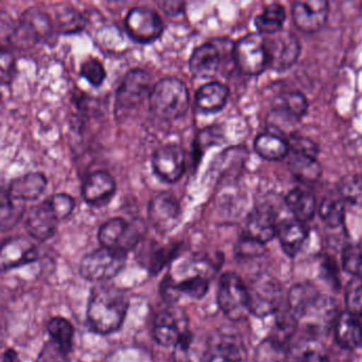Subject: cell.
Segmentation results:
<instances>
[{
    "mask_svg": "<svg viewBox=\"0 0 362 362\" xmlns=\"http://www.w3.org/2000/svg\"><path fill=\"white\" fill-rule=\"evenodd\" d=\"M128 308L126 291L114 285L97 286L88 300V323L98 334H112L122 327Z\"/></svg>",
    "mask_w": 362,
    "mask_h": 362,
    "instance_id": "1",
    "label": "cell"
},
{
    "mask_svg": "<svg viewBox=\"0 0 362 362\" xmlns=\"http://www.w3.org/2000/svg\"><path fill=\"white\" fill-rule=\"evenodd\" d=\"M150 111L158 119L173 122L184 117L189 107V93L185 83L166 77L154 84L149 97Z\"/></svg>",
    "mask_w": 362,
    "mask_h": 362,
    "instance_id": "2",
    "label": "cell"
},
{
    "mask_svg": "<svg viewBox=\"0 0 362 362\" xmlns=\"http://www.w3.org/2000/svg\"><path fill=\"white\" fill-rule=\"evenodd\" d=\"M58 35L52 18L39 8H29L21 16L20 22L12 29L8 37L14 45L22 43L33 45L37 43H50Z\"/></svg>",
    "mask_w": 362,
    "mask_h": 362,
    "instance_id": "3",
    "label": "cell"
},
{
    "mask_svg": "<svg viewBox=\"0 0 362 362\" xmlns=\"http://www.w3.org/2000/svg\"><path fill=\"white\" fill-rule=\"evenodd\" d=\"M145 233L146 224L143 220L129 222L124 218L114 217L100 226L98 240L103 247L128 254L141 243Z\"/></svg>",
    "mask_w": 362,
    "mask_h": 362,
    "instance_id": "4",
    "label": "cell"
},
{
    "mask_svg": "<svg viewBox=\"0 0 362 362\" xmlns=\"http://www.w3.org/2000/svg\"><path fill=\"white\" fill-rule=\"evenodd\" d=\"M234 46L228 40L219 39L194 48L188 62L190 73L200 79L215 77L224 60L228 57L234 58Z\"/></svg>",
    "mask_w": 362,
    "mask_h": 362,
    "instance_id": "5",
    "label": "cell"
},
{
    "mask_svg": "<svg viewBox=\"0 0 362 362\" xmlns=\"http://www.w3.org/2000/svg\"><path fill=\"white\" fill-rule=\"evenodd\" d=\"M218 304L224 315L233 321H240L251 313L249 289L240 277L232 272L220 279Z\"/></svg>",
    "mask_w": 362,
    "mask_h": 362,
    "instance_id": "6",
    "label": "cell"
},
{
    "mask_svg": "<svg viewBox=\"0 0 362 362\" xmlns=\"http://www.w3.org/2000/svg\"><path fill=\"white\" fill-rule=\"evenodd\" d=\"M127 255L118 250L101 247L84 256L80 264V273L88 281H109L124 269Z\"/></svg>",
    "mask_w": 362,
    "mask_h": 362,
    "instance_id": "7",
    "label": "cell"
},
{
    "mask_svg": "<svg viewBox=\"0 0 362 362\" xmlns=\"http://www.w3.org/2000/svg\"><path fill=\"white\" fill-rule=\"evenodd\" d=\"M235 64L245 75L258 76L269 67L264 35L251 33L234 46Z\"/></svg>",
    "mask_w": 362,
    "mask_h": 362,
    "instance_id": "8",
    "label": "cell"
},
{
    "mask_svg": "<svg viewBox=\"0 0 362 362\" xmlns=\"http://www.w3.org/2000/svg\"><path fill=\"white\" fill-rule=\"evenodd\" d=\"M124 27L129 37L139 44L158 41L165 30L160 14L148 7L132 8L124 18Z\"/></svg>",
    "mask_w": 362,
    "mask_h": 362,
    "instance_id": "9",
    "label": "cell"
},
{
    "mask_svg": "<svg viewBox=\"0 0 362 362\" xmlns=\"http://www.w3.org/2000/svg\"><path fill=\"white\" fill-rule=\"evenodd\" d=\"M187 154L183 146L170 143L160 146L152 154L151 166L154 175L166 183L179 181L186 170Z\"/></svg>",
    "mask_w": 362,
    "mask_h": 362,
    "instance_id": "10",
    "label": "cell"
},
{
    "mask_svg": "<svg viewBox=\"0 0 362 362\" xmlns=\"http://www.w3.org/2000/svg\"><path fill=\"white\" fill-rule=\"evenodd\" d=\"M152 77L143 69H133L124 75L116 92V107L119 110H132L149 99L151 94Z\"/></svg>",
    "mask_w": 362,
    "mask_h": 362,
    "instance_id": "11",
    "label": "cell"
},
{
    "mask_svg": "<svg viewBox=\"0 0 362 362\" xmlns=\"http://www.w3.org/2000/svg\"><path fill=\"white\" fill-rule=\"evenodd\" d=\"M269 69L276 71L289 69L298 60L300 52L298 37L288 30L281 29L274 35H264Z\"/></svg>",
    "mask_w": 362,
    "mask_h": 362,
    "instance_id": "12",
    "label": "cell"
},
{
    "mask_svg": "<svg viewBox=\"0 0 362 362\" xmlns=\"http://www.w3.org/2000/svg\"><path fill=\"white\" fill-rule=\"evenodd\" d=\"M249 289L251 313L258 317H267L276 313L283 302L284 294L276 279L269 275L256 279Z\"/></svg>",
    "mask_w": 362,
    "mask_h": 362,
    "instance_id": "13",
    "label": "cell"
},
{
    "mask_svg": "<svg viewBox=\"0 0 362 362\" xmlns=\"http://www.w3.org/2000/svg\"><path fill=\"white\" fill-rule=\"evenodd\" d=\"M181 205L175 194L163 192L148 204V219L158 234H167L181 221Z\"/></svg>",
    "mask_w": 362,
    "mask_h": 362,
    "instance_id": "14",
    "label": "cell"
},
{
    "mask_svg": "<svg viewBox=\"0 0 362 362\" xmlns=\"http://www.w3.org/2000/svg\"><path fill=\"white\" fill-rule=\"evenodd\" d=\"M153 337L163 346H173L187 332L188 319L183 310L177 308L163 309L156 315Z\"/></svg>",
    "mask_w": 362,
    "mask_h": 362,
    "instance_id": "15",
    "label": "cell"
},
{
    "mask_svg": "<svg viewBox=\"0 0 362 362\" xmlns=\"http://www.w3.org/2000/svg\"><path fill=\"white\" fill-rule=\"evenodd\" d=\"M329 6L325 0H298L292 7V20L303 33L319 31L328 18Z\"/></svg>",
    "mask_w": 362,
    "mask_h": 362,
    "instance_id": "16",
    "label": "cell"
},
{
    "mask_svg": "<svg viewBox=\"0 0 362 362\" xmlns=\"http://www.w3.org/2000/svg\"><path fill=\"white\" fill-rule=\"evenodd\" d=\"M116 182L111 173L97 170L90 173L82 185V198L90 206L103 207L109 204L116 192Z\"/></svg>",
    "mask_w": 362,
    "mask_h": 362,
    "instance_id": "17",
    "label": "cell"
},
{
    "mask_svg": "<svg viewBox=\"0 0 362 362\" xmlns=\"http://www.w3.org/2000/svg\"><path fill=\"white\" fill-rule=\"evenodd\" d=\"M288 303L293 315L302 317L325 310L329 306L327 300L320 294L317 288L304 284L291 288Z\"/></svg>",
    "mask_w": 362,
    "mask_h": 362,
    "instance_id": "18",
    "label": "cell"
},
{
    "mask_svg": "<svg viewBox=\"0 0 362 362\" xmlns=\"http://www.w3.org/2000/svg\"><path fill=\"white\" fill-rule=\"evenodd\" d=\"M47 177L39 171H31L16 177L8 186L7 194L18 203L33 202L37 200L47 187Z\"/></svg>",
    "mask_w": 362,
    "mask_h": 362,
    "instance_id": "19",
    "label": "cell"
},
{
    "mask_svg": "<svg viewBox=\"0 0 362 362\" xmlns=\"http://www.w3.org/2000/svg\"><path fill=\"white\" fill-rule=\"evenodd\" d=\"M59 222L46 199L29 211L26 218V230L33 238L46 241L54 236Z\"/></svg>",
    "mask_w": 362,
    "mask_h": 362,
    "instance_id": "20",
    "label": "cell"
},
{
    "mask_svg": "<svg viewBox=\"0 0 362 362\" xmlns=\"http://www.w3.org/2000/svg\"><path fill=\"white\" fill-rule=\"evenodd\" d=\"M37 256V247L30 240L22 236L13 237L3 243L0 266L3 270H9L35 262Z\"/></svg>",
    "mask_w": 362,
    "mask_h": 362,
    "instance_id": "21",
    "label": "cell"
},
{
    "mask_svg": "<svg viewBox=\"0 0 362 362\" xmlns=\"http://www.w3.org/2000/svg\"><path fill=\"white\" fill-rule=\"evenodd\" d=\"M230 96V90L226 84L211 81L198 88L194 96L197 112L203 115L219 113L224 109Z\"/></svg>",
    "mask_w": 362,
    "mask_h": 362,
    "instance_id": "22",
    "label": "cell"
},
{
    "mask_svg": "<svg viewBox=\"0 0 362 362\" xmlns=\"http://www.w3.org/2000/svg\"><path fill=\"white\" fill-rule=\"evenodd\" d=\"M277 224L275 215L270 209H255L247 218L245 237L256 243H268L276 236Z\"/></svg>",
    "mask_w": 362,
    "mask_h": 362,
    "instance_id": "23",
    "label": "cell"
},
{
    "mask_svg": "<svg viewBox=\"0 0 362 362\" xmlns=\"http://www.w3.org/2000/svg\"><path fill=\"white\" fill-rule=\"evenodd\" d=\"M207 351L206 338L188 329L173 349V362H204Z\"/></svg>",
    "mask_w": 362,
    "mask_h": 362,
    "instance_id": "24",
    "label": "cell"
},
{
    "mask_svg": "<svg viewBox=\"0 0 362 362\" xmlns=\"http://www.w3.org/2000/svg\"><path fill=\"white\" fill-rule=\"evenodd\" d=\"M334 338L340 346L356 349L362 343L361 317L345 311L339 315L334 328Z\"/></svg>",
    "mask_w": 362,
    "mask_h": 362,
    "instance_id": "25",
    "label": "cell"
},
{
    "mask_svg": "<svg viewBox=\"0 0 362 362\" xmlns=\"http://www.w3.org/2000/svg\"><path fill=\"white\" fill-rule=\"evenodd\" d=\"M276 236L284 252L289 256H294L300 252V247L308 236V228L298 220H287L277 226Z\"/></svg>",
    "mask_w": 362,
    "mask_h": 362,
    "instance_id": "26",
    "label": "cell"
},
{
    "mask_svg": "<svg viewBox=\"0 0 362 362\" xmlns=\"http://www.w3.org/2000/svg\"><path fill=\"white\" fill-rule=\"evenodd\" d=\"M290 173L294 177L304 182V183H313L317 181L321 177V165L317 162V156H309V154L300 153V152L289 151Z\"/></svg>",
    "mask_w": 362,
    "mask_h": 362,
    "instance_id": "27",
    "label": "cell"
},
{
    "mask_svg": "<svg viewBox=\"0 0 362 362\" xmlns=\"http://www.w3.org/2000/svg\"><path fill=\"white\" fill-rule=\"evenodd\" d=\"M288 209L293 214L298 221H309L317 211V201L310 192L302 188H296L288 194L286 198Z\"/></svg>",
    "mask_w": 362,
    "mask_h": 362,
    "instance_id": "28",
    "label": "cell"
},
{
    "mask_svg": "<svg viewBox=\"0 0 362 362\" xmlns=\"http://www.w3.org/2000/svg\"><path fill=\"white\" fill-rule=\"evenodd\" d=\"M254 149L264 160H281L289 154V144L279 135L266 132L256 137Z\"/></svg>",
    "mask_w": 362,
    "mask_h": 362,
    "instance_id": "29",
    "label": "cell"
},
{
    "mask_svg": "<svg viewBox=\"0 0 362 362\" xmlns=\"http://www.w3.org/2000/svg\"><path fill=\"white\" fill-rule=\"evenodd\" d=\"M286 12L279 4H271L255 18V26L258 33L262 35H274L283 29Z\"/></svg>",
    "mask_w": 362,
    "mask_h": 362,
    "instance_id": "30",
    "label": "cell"
},
{
    "mask_svg": "<svg viewBox=\"0 0 362 362\" xmlns=\"http://www.w3.org/2000/svg\"><path fill=\"white\" fill-rule=\"evenodd\" d=\"M298 119L296 116L292 115L285 107H277L273 110L268 117H267V124H268L270 131L269 132L285 139V136H294L296 126H298Z\"/></svg>",
    "mask_w": 362,
    "mask_h": 362,
    "instance_id": "31",
    "label": "cell"
},
{
    "mask_svg": "<svg viewBox=\"0 0 362 362\" xmlns=\"http://www.w3.org/2000/svg\"><path fill=\"white\" fill-rule=\"evenodd\" d=\"M319 214L326 226L338 228L344 221V200L339 194L324 197L319 205Z\"/></svg>",
    "mask_w": 362,
    "mask_h": 362,
    "instance_id": "32",
    "label": "cell"
},
{
    "mask_svg": "<svg viewBox=\"0 0 362 362\" xmlns=\"http://www.w3.org/2000/svg\"><path fill=\"white\" fill-rule=\"evenodd\" d=\"M50 340L56 343L65 353L69 354L73 346L75 329L71 322L64 317H57L50 320L47 325Z\"/></svg>",
    "mask_w": 362,
    "mask_h": 362,
    "instance_id": "33",
    "label": "cell"
},
{
    "mask_svg": "<svg viewBox=\"0 0 362 362\" xmlns=\"http://www.w3.org/2000/svg\"><path fill=\"white\" fill-rule=\"evenodd\" d=\"M56 27L59 35H75L86 28V18L74 8H65L57 13Z\"/></svg>",
    "mask_w": 362,
    "mask_h": 362,
    "instance_id": "34",
    "label": "cell"
},
{
    "mask_svg": "<svg viewBox=\"0 0 362 362\" xmlns=\"http://www.w3.org/2000/svg\"><path fill=\"white\" fill-rule=\"evenodd\" d=\"M338 194L346 202L362 206V177L349 175L339 182Z\"/></svg>",
    "mask_w": 362,
    "mask_h": 362,
    "instance_id": "35",
    "label": "cell"
},
{
    "mask_svg": "<svg viewBox=\"0 0 362 362\" xmlns=\"http://www.w3.org/2000/svg\"><path fill=\"white\" fill-rule=\"evenodd\" d=\"M22 203L14 202L8 197L7 192L1 196V209H0V221L4 232L13 228L25 213Z\"/></svg>",
    "mask_w": 362,
    "mask_h": 362,
    "instance_id": "36",
    "label": "cell"
},
{
    "mask_svg": "<svg viewBox=\"0 0 362 362\" xmlns=\"http://www.w3.org/2000/svg\"><path fill=\"white\" fill-rule=\"evenodd\" d=\"M291 362H329V360L321 345L308 341L294 349Z\"/></svg>",
    "mask_w": 362,
    "mask_h": 362,
    "instance_id": "37",
    "label": "cell"
},
{
    "mask_svg": "<svg viewBox=\"0 0 362 362\" xmlns=\"http://www.w3.org/2000/svg\"><path fill=\"white\" fill-rule=\"evenodd\" d=\"M247 156V151L243 147L228 148L222 152L221 156L216 160L220 175L232 173L233 167L239 169L245 163Z\"/></svg>",
    "mask_w": 362,
    "mask_h": 362,
    "instance_id": "38",
    "label": "cell"
},
{
    "mask_svg": "<svg viewBox=\"0 0 362 362\" xmlns=\"http://www.w3.org/2000/svg\"><path fill=\"white\" fill-rule=\"evenodd\" d=\"M347 311L362 317V276H354L345 289Z\"/></svg>",
    "mask_w": 362,
    "mask_h": 362,
    "instance_id": "39",
    "label": "cell"
},
{
    "mask_svg": "<svg viewBox=\"0 0 362 362\" xmlns=\"http://www.w3.org/2000/svg\"><path fill=\"white\" fill-rule=\"evenodd\" d=\"M285 360L284 344L275 339L270 338L258 347L256 362H285Z\"/></svg>",
    "mask_w": 362,
    "mask_h": 362,
    "instance_id": "40",
    "label": "cell"
},
{
    "mask_svg": "<svg viewBox=\"0 0 362 362\" xmlns=\"http://www.w3.org/2000/svg\"><path fill=\"white\" fill-rule=\"evenodd\" d=\"M80 74L94 88L103 86L107 78L105 66L96 58L86 59L80 67Z\"/></svg>",
    "mask_w": 362,
    "mask_h": 362,
    "instance_id": "41",
    "label": "cell"
},
{
    "mask_svg": "<svg viewBox=\"0 0 362 362\" xmlns=\"http://www.w3.org/2000/svg\"><path fill=\"white\" fill-rule=\"evenodd\" d=\"M343 268L353 276H362V245H347L342 254Z\"/></svg>",
    "mask_w": 362,
    "mask_h": 362,
    "instance_id": "42",
    "label": "cell"
},
{
    "mask_svg": "<svg viewBox=\"0 0 362 362\" xmlns=\"http://www.w3.org/2000/svg\"><path fill=\"white\" fill-rule=\"evenodd\" d=\"M223 135L218 127H207L203 130L199 131L194 139V154L199 156L201 158L203 154V150L211 146H218L222 141Z\"/></svg>",
    "mask_w": 362,
    "mask_h": 362,
    "instance_id": "43",
    "label": "cell"
},
{
    "mask_svg": "<svg viewBox=\"0 0 362 362\" xmlns=\"http://www.w3.org/2000/svg\"><path fill=\"white\" fill-rule=\"evenodd\" d=\"M209 279L203 275L188 277L179 283V289L181 293L186 294L192 298H202L209 291Z\"/></svg>",
    "mask_w": 362,
    "mask_h": 362,
    "instance_id": "44",
    "label": "cell"
},
{
    "mask_svg": "<svg viewBox=\"0 0 362 362\" xmlns=\"http://www.w3.org/2000/svg\"><path fill=\"white\" fill-rule=\"evenodd\" d=\"M179 252V245H169L154 250L149 260V271L152 274H158Z\"/></svg>",
    "mask_w": 362,
    "mask_h": 362,
    "instance_id": "45",
    "label": "cell"
},
{
    "mask_svg": "<svg viewBox=\"0 0 362 362\" xmlns=\"http://www.w3.org/2000/svg\"><path fill=\"white\" fill-rule=\"evenodd\" d=\"M47 201L59 221L66 219L75 209V199L67 194H54Z\"/></svg>",
    "mask_w": 362,
    "mask_h": 362,
    "instance_id": "46",
    "label": "cell"
},
{
    "mask_svg": "<svg viewBox=\"0 0 362 362\" xmlns=\"http://www.w3.org/2000/svg\"><path fill=\"white\" fill-rule=\"evenodd\" d=\"M240 361V351L238 347L233 343H221L218 345L209 362H239Z\"/></svg>",
    "mask_w": 362,
    "mask_h": 362,
    "instance_id": "47",
    "label": "cell"
},
{
    "mask_svg": "<svg viewBox=\"0 0 362 362\" xmlns=\"http://www.w3.org/2000/svg\"><path fill=\"white\" fill-rule=\"evenodd\" d=\"M283 107L300 119L307 113L308 103L304 95L300 93H290L285 97V105Z\"/></svg>",
    "mask_w": 362,
    "mask_h": 362,
    "instance_id": "48",
    "label": "cell"
},
{
    "mask_svg": "<svg viewBox=\"0 0 362 362\" xmlns=\"http://www.w3.org/2000/svg\"><path fill=\"white\" fill-rule=\"evenodd\" d=\"M67 355L69 354L50 340L42 349L37 362H69Z\"/></svg>",
    "mask_w": 362,
    "mask_h": 362,
    "instance_id": "49",
    "label": "cell"
},
{
    "mask_svg": "<svg viewBox=\"0 0 362 362\" xmlns=\"http://www.w3.org/2000/svg\"><path fill=\"white\" fill-rule=\"evenodd\" d=\"M160 296L167 303H175L181 298L179 283H177L171 275H167L160 283Z\"/></svg>",
    "mask_w": 362,
    "mask_h": 362,
    "instance_id": "50",
    "label": "cell"
},
{
    "mask_svg": "<svg viewBox=\"0 0 362 362\" xmlns=\"http://www.w3.org/2000/svg\"><path fill=\"white\" fill-rule=\"evenodd\" d=\"M1 78H3V83H9L12 78V73L14 69V58L11 52L8 50H1Z\"/></svg>",
    "mask_w": 362,
    "mask_h": 362,
    "instance_id": "51",
    "label": "cell"
},
{
    "mask_svg": "<svg viewBox=\"0 0 362 362\" xmlns=\"http://www.w3.org/2000/svg\"><path fill=\"white\" fill-rule=\"evenodd\" d=\"M158 4V8L164 12L166 16L175 18L181 16L185 10L186 4L184 1H160Z\"/></svg>",
    "mask_w": 362,
    "mask_h": 362,
    "instance_id": "52",
    "label": "cell"
},
{
    "mask_svg": "<svg viewBox=\"0 0 362 362\" xmlns=\"http://www.w3.org/2000/svg\"><path fill=\"white\" fill-rule=\"evenodd\" d=\"M3 362H20L18 353L14 349H8L4 355Z\"/></svg>",
    "mask_w": 362,
    "mask_h": 362,
    "instance_id": "53",
    "label": "cell"
},
{
    "mask_svg": "<svg viewBox=\"0 0 362 362\" xmlns=\"http://www.w3.org/2000/svg\"><path fill=\"white\" fill-rule=\"evenodd\" d=\"M360 243H361V245H362V241H360Z\"/></svg>",
    "mask_w": 362,
    "mask_h": 362,
    "instance_id": "54",
    "label": "cell"
}]
</instances>
